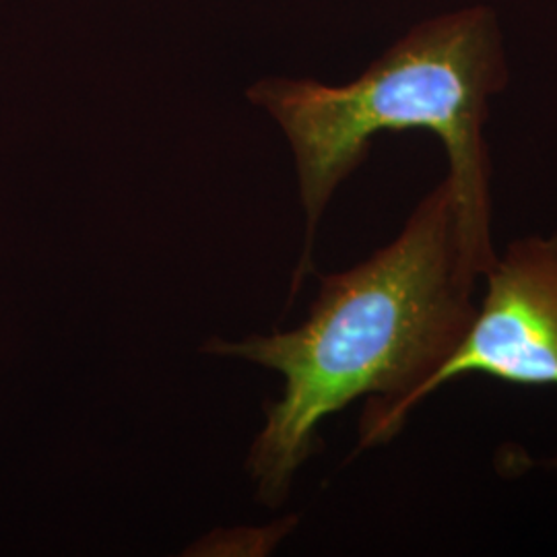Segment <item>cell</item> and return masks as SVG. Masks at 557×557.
Wrapping results in <instances>:
<instances>
[{
	"instance_id": "obj_1",
	"label": "cell",
	"mask_w": 557,
	"mask_h": 557,
	"mask_svg": "<svg viewBox=\"0 0 557 557\" xmlns=\"http://www.w3.org/2000/svg\"><path fill=\"white\" fill-rule=\"evenodd\" d=\"M481 275L458 236L448 178L405 221L397 238L356 267L320 278L308 320L239 343L213 338L207 354L255 361L283 376L248 471L257 498L278 506L320 446L322 421L366 398L359 450L397 438L423 391L455 354L478 310Z\"/></svg>"
},
{
	"instance_id": "obj_2",
	"label": "cell",
	"mask_w": 557,
	"mask_h": 557,
	"mask_svg": "<svg viewBox=\"0 0 557 557\" xmlns=\"http://www.w3.org/2000/svg\"><path fill=\"white\" fill-rule=\"evenodd\" d=\"M508 81L498 15L471 4L419 21L351 83H257L248 96L277 120L298 170L306 246L294 294L312 271L317 227L338 186L366 160L374 137L403 131L432 133L444 145L460 244L483 277L498 255L485 126Z\"/></svg>"
},
{
	"instance_id": "obj_3",
	"label": "cell",
	"mask_w": 557,
	"mask_h": 557,
	"mask_svg": "<svg viewBox=\"0 0 557 557\" xmlns=\"http://www.w3.org/2000/svg\"><path fill=\"white\" fill-rule=\"evenodd\" d=\"M467 374L557 388V232L512 239L496 255L481 277L473 322L423 400Z\"/></svg>"
}]
</instances>
